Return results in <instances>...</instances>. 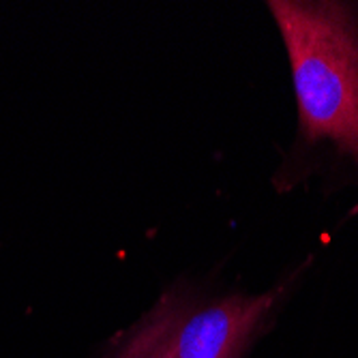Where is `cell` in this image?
I'll use <instances>...</instances> for the list:
<instances>
[{
    "label": "cell",
    "mask_w": 358,
    "mask_h": 358,
    "mask_svg": "<svg viewBox=\"0 0 358 358\" xmlns=\"http://www.w3.org/2000/svg\"><path fill=\"white\" fill-rule=\"evenodd\" d=\"M296 99V134L273 185L358 187V3L271 0Z\"/></svg>",
    "instance_id": "cell-1"
},
{
    "label": "cell",
    "mask_w": 358,
    "mask_h": 358,
    "mask_svg": "<svg viewBox=\"0 0 358 358\" xmlns=\"http://www.w3.org/2000/svg\"><path fill=\"white\" fill-rule=\"evenodd\" d=\"M309 262L259 294L178 279L96 358H247L277 322Z\"/></svg>",
    "instance_id": "cell-2"
}]
</instances>
